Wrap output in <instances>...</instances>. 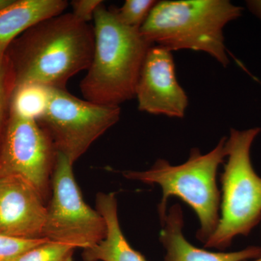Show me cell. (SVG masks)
I'll list each match as a JSON object with an SVG mask.
<instances>
[{"mask_svg": "<svg viewBox=\"0 0 261 261\" xmlns=\"http://www.w3.org/2000/svg\"><path fill=\"white\" fill-rule=\"evenodd\" d=\"M250 261H261V257H259V258L255 259V260H250Z\"/></svg>", "mask_w": 261, "mask_h": 261, "instance_id": "7402d4cb", "label": "cell"}, {"mask_svg": "<svg viewBox=\"0 0 261 261\" xmlns=\"http://www.w3.org/2000/svg\"><path fill=\"white\" fill-rule=\"evenodd\" d=\"M103 3L101 0H73L71 2L72 14L80 21L88 23L92 19L96 10Z\"/></svg>", "mask_w": 261, "mask_h": 261, "instance_id": "d6986e66", "label": "cell"}, {"mask_svg": "<svg viewBox=\"0 0 261 261\" xmlns=\"http://www.w3.org/2000/svg\"><path fill=\"white\" fill-rule=\"evenodd\" d=\"M242 11L228 0H163L158 1L140 31L152 45L171 51H202L226 67L229 58L224 29Z\"/></svg>", "mask_w": 261, "mask_h": 261, "instance_id": "3957f363", "label": "cell"}, {"mask_svg": "<svg viewBox=\"0 0 261 261\" xmlns=\"http://www.w3.org/2000/svg\"><path fill=\"white\" fill-rule=\"evenodd\" d=\"M246 3L250 11L261 20V0H250Z\"/></svg>", "mask_w": 261, "mask_h": 261, "instance_id": "ffe728a7", "label": "cell"}, {"mask_svg": "<svg viewBox=\"0 0 261 261\" xmlns=\"http://www.w3.org/2000/svg\"><path fill=\"white\" fill-rule=\"evenodd\" d=\"M94 49V27L65 13L33 25L5 53L15 87L36 83L66 89L73 75L88 70Z\"/></svg>", "mask_w": 261, "mask_h": 261, "instance_id": "6da1fadb", "label": "cell"}, {"mask_svg": "<svg viewBox=\"0 0 261 261\" xmlns=\"http://www.w3.org/2000/svg\"><path fill=\"white\" fill-rule=\"evenodd\" d=\"M157 3L155 0H126L121 8L114 10L122 23L140 29Z\"/></svg>", "mask_w": 261, "mask_h": 261, "instance_id": "2e32d148", "label": "cell"}, {"mask_svg": "<svg viewBox=\"0 0 261 261\" xmlns=\"http://www.w3.org/2000/svg\"><path fill=\"white\" fill-rule=\"evenodd\" d=\"M73 163L56 152L53 195L47 207L43 238L75 248H91L106 238V220L84 202L73 173Z\"/></svg>", "mask_w": 261, "mask_h": 261, "instance_id": "52a82bcc", "label": "cell"}, {"mask_svg": "<svg viewBox=\"0 0 261 261\" xmlns=\"http://www.w3.org/2000/svg\"><path fill=\"white\" fill-rule=\"evenodd\" d=\"M96 207L106 220L107 234L95 246L84 250V261H147L140 252L130 246L122 231L115 194H98Z\"/></svg>", "mask_w": 261, "mask_h": 261, "instance_id": "4fadbf2b", "label": "cell"}, {"mask_svg": "<svg viewBox=\"0 0 261 261\" xmlns=\"http://www.w3.org/2000/svg\"><path fill=\"white\" fill-rule=\"evenodd\" d=\"M14 80L5 55H0V142L10 113V100Z\"/></svg>", "mask_w": 261, "mask_h": 261, "instance_id": "e0dca14e", "label": "cell"}, {"mask_svg": "<svg viewBox=\"0 0 261 261\" xmlns=\"http://www.w3.org/2000/svg\"><path fill=\"white\" fill-rule=\"evenodd\" d=\"M94 49L87 73L80 84L84 99L120 106L136 97L147 51L152 44L140 29L122 23L114 9L100 5L94 15Z\"/></svg>", "mask_w": 261, "mask_h": 261, "instance_id": "7a4b0ae2", "label": "cell"}, {"mask_svg": "<svg viewBox=\"0 0 261 261\" xmlns=\"http://www.w3.org/2000/svg\"><path fill=\"white\" fill-rule=\"evenodd\" d=\"M183 211L175 204L161 223L160 241L165 250L164 261H250L261 257V247L251 246L230 252H214L194 246L183 234Z\"/></svg>", "mask_w": 261, "mask_h": 261, "instance_id": "8fae6325", "label": "cell"}, {"mask_svg": "<svg viewBox=\"0 0 261 261\" xmlns=\"http://www.w3.org/2000/svg\"><path fill=\"white\" fill-rule=\"evenodd\" d=\"M260 130L231 128L226 137L227 163L221 178V216L205 247L224 250L237 237L247 236L261 221V177L250 159L252 143Z\"/></svg>", "mask_w": 261, "mask_h": 261, "instance_id": "5b68a950", "label": "cell"}, {"mask_svg": "<svg viewBox=\"0 0 261 261\" xmlns=\"http://www.w3.org/2000/svg\"><path fill=\"white\" fill-rule=\"evenodd\" d=\"M226 137H223L211 152L201 153L192 148L186 162L172 166L168 161L159 159L147 171H124V177L146 185H158L162 190L159 205L162 223L167 214L168 200L177 197L190 206L200 221L197 240L205 244L219 224L221 205L220 192L216 182L218 169L226 158Z\"/></svg>", "mask_w": 261, "mask_h": 261, "instance_id": "277c9868", "label": "cell"}, {"mask_svg": "<svg viewBox=\"0 0 261 261\" xmlns=\"http://www.w3.org/2000/svg\"><path fill=\"white\" fill-rule=\"evenodd\" d=\"M43 199L23 178H0V234L23 240L43 238L47 216Z\"/></svg>", "mask_w": 261, "mask_h": 261, "instance_id": "30bf717a", "label": "cell"}, {"mask_svg": "<svg viewBox=\"0 0 261 261\" xmlns=\"http://www.w3.org/2000/svg\"><path fill=\"white\" fill-rule=\"evenodd\" d=\"M121 113L120 106L95 104L66 89L51 88L47 111L37 122L49 135L56 152L74 163L119 121Z\"/></svg>", "mask_w": 261, "mask_h": 261, "instance_id": "8992f818", "label": "cell"}, {"mask_svg": "<svg viewBox=\"0 0 261 261\" xmlns=\"http://www.w3.org/2000/svg\"><path fill=\"white\" fill-rule=\"evenodd\" d=\"M56 151L37 121L10 111L0 142V178L18 176L44 198Z\"/></svg>", "mask_w": 261, "mask_h": 261, "instance_id": "ba28073f", "label": "cell"}, {"mask_svg": "<svg viewBox=\"0 0 261 261\" xmlns=\"http://www.w3.org/2000/svg\"><path fill=\"white\" fill-rule=\"evenodd\" d=\"M75 247L49 240L31 249L16 261H73Z\"/></svg>", "mask_w": 261, "mask_h": 261, "instance_id": "9a60e30c", "label": "cell"}, {"mask_svg": "<svg viewBox=\"0 0 261 261\" xmlns=\"http://www.w3.org/2000/svg\"><path fill=\"white\" fill-rule=\"evenodd\" d=\"M47 240L45 238L23 240L0 234V261H16L24 252Z\"/></svg>", "mask_w": 261, "mask_h": 261, "instance_id": "ac0fdd59", "label": "cell"}, {"mask_svg": "<svg viewBox=\"0 0 261 261\" xmlns=\"http://www.w3.org/2000/svg\"><path fill=\"white\" fill-rule=\"evenodd\" d=\"M12 1L13 0H0V10L3 9L5 7L8 6L12 3Z\"/></svg>", "mask_w": 261, "mask_h": 261, "instance_id": "44dd1931", "label": "cell"}, {"mask_svg": "<svg viewBox=\"0 0 261 261\" xmlns=\"http://www.w3.org/2000/svg\"><path fill=\"white\" fill-rule=\"evenodd\" d=\"M140 111L182 118L188 107V97L178 84L172 53L152 46L142 65L136 90Z\"/></svg>", "mask_w": 261, "mask_h": 261, "instance_id": "9c48e42d", "label": "cell"}, {"mask_svg": "<svg viewBox=\"0 0 261 261\" xmlns=\"http://www.w3.org/2000/svg\"><path fill=\"white\" fill-rule=\"evenodd\" d=\"M51 88L36 83H25L13 89L10 111L39 121L47 111Z\"/></svg>", "mask_w": 261, "mask_h": 261, "instance_id": "5bb4252c", "label": "cell"}, {"mask_svg": "<svg viewBox=\"0 0 261 261\" xmlns=\"http://www.w3.org/2000/svg\"><path fill=\"white\" fill-rule=\"evenodd\" d=\"M68 5L65 0H13L0 10V55L33 25L63 14Z\"/></svg>", "mask_w": 261, "mask_h": 261, "instance_id": "7c38bea8", "label": "cell"}]
</instances>
